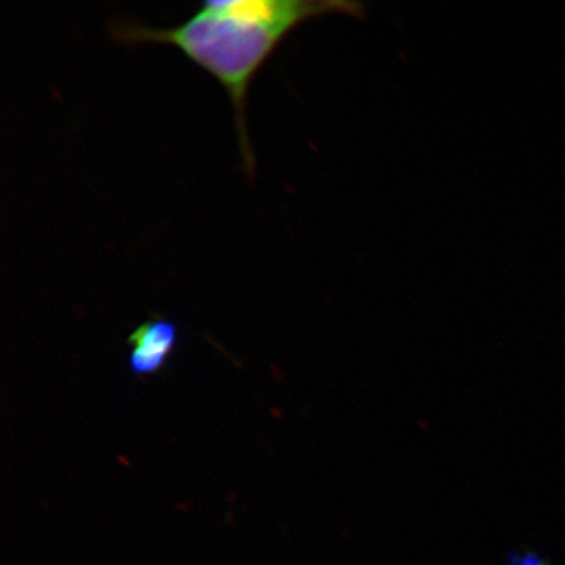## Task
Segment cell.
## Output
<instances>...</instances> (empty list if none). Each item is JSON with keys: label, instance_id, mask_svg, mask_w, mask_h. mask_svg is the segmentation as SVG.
Segmentation results:
<instances>
[{"label": "cell", "instance_id": "6da1fadb", "mask_svg": "<svg viewBox=\"0 0 565 565\" xmlns=\"http://www.w3.org/2000/svg\"><path fill=\"white\" fill-rule=\"evenodd\" d=\"M349 2L313 0H206L183 23L153 28L116 21L110 33L125 45L159 44L179 49L207 71L230 96L243 168L254 174V154L246 130L247 89L275 49L296 26L328 13H358Z\"/></svg>", "mask_w": 565, "mask_h": 565}, {"label": "cell", "instance_id": "7a4b0ae2", "mask_svg": "<svg viewBox=\"0 0 565 565\" xmlns=\"http://www.w3.org/2000/svg\"><path fill=\"white\" fill-rule=\"evenodd\" d=\"M177 343V327L171 320L141 324L129 338L130 371L136 376H151L166 365Z\"/></svg>", "mask_w": 565, "mask_h": 565}, {"label": "cell", "instance_id": "3957f363", "mask_svg": "<svg viewBox=\"0 0 565 565\" xmlns=\"http://www.w3.org/2000/svg\"><path fill=\"white\" fill-rule=\"evenodd\" d=\"M512 565H543V562L536 556H522L519 562H515Z\"/></svg>", "mask_w": 565, "mask_h": 565}]
</instances>
